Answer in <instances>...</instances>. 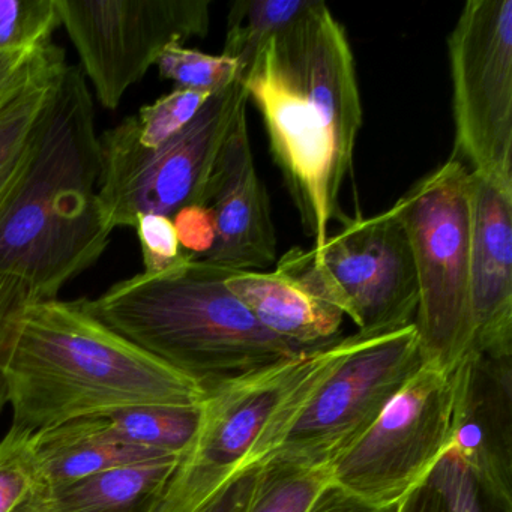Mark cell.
Instances as JSON below:
<instances>
[{"label":"cell","instance_id":"obj_1","mask_svg":"<svg viewBox=\"0 0 512 512\" xmlns=\"http://www.w3.org/2000/svg\"><path fill=\"white\" fill-rule=\"evenodd\" d=\"M305 236L320 250L353 166L362 104L349 38L328 5L269 40L241 77Z\"/></svg>","mask_w":512,"mask_h":512},{"label":"cell","instance_id":"obj_2","mask_svg":"<svg viewBox=\"0 0 512 512\" xmlns=\"http://www.w3.org/2000/svg\"><path fill=\"white\" fill-rule=\"evenodd\" d=\"M0 364L13 430L38 433L130 407H199L206 391L86 310L29 301L5 328Z\"/></svg>","mask_w":512,"mask_h":512},{"label":"cell","instance_id":"obj_3","mask_svg":"<svg viewBox=\"0 0 512 512\" xmlns=\"http://www.w3.org/2000/svg\"><path fill=\"white\" fill-rule=\"evenodd\" d=\"M100 136L79 65L59 74L34 154L0 214V274L28 284L32 301L59 292L91 268L112 232L101 217Z\"/></svg>","mask_w":512,"mask_h":512},{"label":"cell","instance_id":"obj_4","mask_svg":"<svg viewBox=\"0 0 512 512\" xmlns=\"http://www.w3.org/2000/svg\"><path fill=\"white\" fill-rule=\"evenodd\" d=\"M233 272L191 259L82 301L104 325L206 391L307 350L269 332L233 295L226 284Z\"/></svg>","mask_w":512,"mask_h":512},{"label":"cell","instance_id":"obj_5","mask_svg":"<svg viewBox=\"0 0 512 512\" xmlns=\"http://www.w3.org/2000/svg\"><path fill=\"white\" fill-rule=\"evenodd\" d=\"M334 343L206 389L196 433L155 512H202L230 482L265 467L322 376Z\"/></svg>","mask_w":512,"mask_h":512},{"label":"cell","instance_id":"obj_6","mask_svg":"<svg viewBox=\"0 0 512 512\" xmlns=\"http://www.w3.org/2000/svg\"><path fill=\"white\" fill-rule=\"evenodd\" d=\"M241 79L211 95L196 118L155 149L137 143L127 122L100 137L98 202L110 232L134 227L140 215L172 218L179 209L209 202L224 146L247 115Z\"/></svg>","mask_w":512,"mask_h":512},{"label":"cell","instance_id":"obj_7","mask_svg":"<svg viewBox=\"0 0 512 512\" xmlns=\"http://www.w3.org/2000/svg\"><path fill=\"white\" fill-rule=\"evenodd\" d=\"M469 176L463 161L452 155L392 206L415 263L413 325L424 362L449 371L473 349Z\"/></svg>","mask_w":512,"mask_h":512},{"label":"cell","instance_id":"obj_8","mask_svg":"<svg viewBox=\"0 0 512 512\" xmlns=\"http://www.w3.org/2000/svg\"><path fill=\"white\" fill-rule=\"evenodd\" d=\"M277 266L349 317L361 334L394 331L415 319V263L392 208L374 217L346 218L320 250L292 248Z\"/></svg>","mask_w":512,"mask_h":512},{"label":"cell","instance_id":"obj_9","mask_svg":"<svg viewBox=\"0 0 512 512\" xmlns=\"http://www.w3.org/2000/svg\"><path fill=\"white\" fill-rule=\"evenodd\" d=\"M424 364L415 325L347 337L269 464L331 467L371 427L392 395Z\"/></svg>","mask_w":512,"mask_h":512},{"label":"cell","instance_id":"obj_10","mask_svg":"<svg viewBox=\"0 0 512 512\" xmlns=\"http://www.w3.org/2000/svg\"><path fill=\"white\" fill-rule=\"evenodd\" d=\"M454 409V370L424 362L334 461L332 481L371 505L410 503L448 451Z\"/></svg>","mask_w":512,"mask_h":512},{"label":"cell","instance_id":"obj_11","mask_svg":"<svg viewBox=\"0 0 512 512\" xmlns=\"http://www.w3.org/2000/svg\"><path fill=\"white\" fill-rule=\"evenodd\" d=\"M455 157L512 193V0H469L448 37Z\"/></svg>","mask_w":512,"mask_h":512},{"label":"cell","instance_id":"obj_12","mask_svg":"<svg viewBox=\"0 0 512 512\" xmlns=\"http://www.w3.org/2000/svg\"><path fill=\"white\" fill-rule=\"evenodd\" d=\"M56 2L80 70L107 110L118 109L170 46L205 38L211 26L209 0Z\"/></svg>","mask_w":512,"mask_h":512},{"label":"cell","instance_id":"obj_13","mask_svg":"<svg viewBox=\"0 0 512 512\" xmlns=\"http://www.w3.org/2000/svg\"><path fill=\"white\" fill-rule=\"evenodd\" d=\"M472 352L512 355V193L470 172Z\"/></svg>","mask_w":512,"mask_h":512},{"label":"cell","instance_id":"obj_14","mask_svg":"<svg viewBox=\"0 0 512 512\" xmlns=\"http://www.w3.org/2000/svg\"><path fill=\"white\" fill-rule=\"evenodd\" d=\"M217 241L205 262L233 271H256L277 260L271 200L257 173L247 115L230 134L209 193Z\"/></svg>","mask_w":512,"mask_h":512},{"label":"cell","instance_id":"obj_15","mask_svg":"<svg viewBox=\"0 0 512 512\" xmlns=\"http://www.w3.org/2000/svg\"><path fill=\"white\" fill-rule=\"evenodd\" d=\"M34 461L32 491H55L89 476L140 461L166 457L164 452L131 445L116 436L107 416L74 419L29 437Z\"/></svg>","mask_w":512,"mask_h":512},{"label":"cell","instance_id":"obj_16","mask_svg":"<svg viewBox=\"0 0 512 512\" xmlns=\"http://www.w3.org/2000/svg\"><path fill=\"white\" fill-rule=\"evenodd\" d=\"M226 284L269 332L299 349L335 340L343 323L340 310L278 266L272 272L235 271Z\"/></svg>","mask_w":512,"mask_h":512},{"label":"cell","instance_id":"obj_17","mask_svg":"<svg viewBox=\"0 0 512 512\" xmlns=\"http://www.w3.org/2000/svg\"><path fill=\"white\" fill-rule=\"evenodd\" d=\"M181 455L89 476L55 491H31L11 512H155Z\"/></svg>","mask_w":512,"mask_h":512},{"label":"cell","instance_id":"obj_18","mask_svg":"<svg viewBox=\"0 0 512 512\" xmlns=\"http://www.w3.org/2000/svg\"><path fill=\"white\" fill-rule=\"evenodd\" d=\"M65 67L38 80L0 113V214L28 169L44 110Z\"/></svg>","mask_w":512,"mask_h":512},{"label":"cell","instance_id":"obj_19","mask_svg":"<svg viewBox=\"0 0 512 512\" xmlns=\"http://www.w3.org/2000/svg\"><path fill=\"white\" fill-rule=\"evenodd\" d=\"M319 0H238L227 17L224 58L238 62L241 77L262 47L301 20Z\"/></svg>","mask_w":512,"mask_h":512},{"label":"cell","instance_id":"obj_20","mask_svg":"<svg viewBox=\"0 0 512 512\" xmlns=\"http://www.w3.org/2000/svg\"><path fill=\"white\" fill-rule=\"evenodd\" d=\"M199 407L140 406L107 416L116 436L131 445L181 455L196 433Z\"/></svg>","mask_w":512,"mask_h":512},{"label":"cell","instance_id":"obj_21","mask_svg":"<svg viewBox=\"0 0 512 512\" xmlns=\"http://www.w3.org/2000/svg\"><path fill=\"white\" fill-rule=\"evenodd\" d=\"M331 482V467L269 464L254 472L241 512H305Z\"/></svg>","mask_w":512,"mask_h":512},{"label":"cell","instance_id":"obj_22","mask_svg":"<svg viewBox=\"0 0 512 512\" xmlns=\"http://www.w3.org/2000/svg\"><path fill=\"white\" fill-rule=\"evenodd\" d=\"M155 67L161 79L176 83V88L208 95L217 94L241 79L238 62L223 55H206L181 44L170 46Z\"/></svg>","mask_w":512,"mask_h":512},{"label":"cell","instance_id":"obj_23","mask_svg":"<svg viewBox=\"0 0 512 512\" xmlns=\"http://www.w3.org/2000/svg\"><path fill=\"white\" fill-rule=\"evenodd\" d=\"M211 95L188 89H173L155 103L125 119L134 139L142 148L155 149L184 130Z\"/></svg>","mask_w":512,"mask_h":512},{"label":"cell","instance_id":"obj_24","mask_svg":"<svg viewBox=\"0 0 512 512\" xmlns=\"http://www.w3.org/2000/svg\"><path fill=\"white\" fill-rule=\"evenodd\" d=\"M59 26L56 0H0V52L47 46Z\"/></svg>","mask_w":512,"mask_h":512},{"label":"cell","instance_id":"obj_25","mask_svg":"<svg viewBox=\"0 0 512 512\" xmlns=\"http://www.w3.org/2000/svg\"><path fill=\"white\" fill-rule=\"evenodd\" d=\"M64 65V50L53 43L37 49L0 52V113L26 89Z\"/></svg>","mask_w":512,"mask_h":512},{"label":"cell","instance_id":"obj_26","mask_svg":"<svg viewBox=\"0 0 512 512\" xmlns=\"http://www.w3.org/2000/svg\"><path fill=\"white\" fill-rule=\"evenodd\" d=\"M29 437L10 428L0 442V512L13 511L37 485Z\"/></svg>","mask_w":512,"mask_h":512},{"label":"cell","instance_id":"obj_27","mask_svg":"<svg viewBox=\"0 0 512 512\" xmlns=\"http://www.w3.org/2000/svg\"><path fill=\"white\" fill-rule=\"evenodd\" d=\"M134 229L142 247L146 274H160L194 259L182 250L172 218L157 214L140 215Z\"/></svg>","mask_w":512,"mask_h":512},{"label":"cell","instance_id":"obj_28","mask_svg":"<svg viewBox=\"0 0 512 512\" xmlns=\"http://www.w3.org/2000/svg\"><path fill=\"white\" fill-rule=\"evenodd\" d=\"M425 487L433 491L443 512H487L475 479L451 455L439 461Z\"/></svg>","mask_w":512,"mask_h":512},{"label":"cell","instance_id":"obj_29","mask_svg":"<svg viewBox=\"0 0 512 512\" xmlns=\"http://www.w3.org/2000/svg\"><path fill=\"white\" fill-rule=\"evenodd\" d=\"M179 244L194 259H203L217 241L214 211L206 205H190L172 217Z\"/></svg>","mask_w":512,"mask_h":512},{"label":"cell","instance_id":"obj_30","mask_svg":"<svg viewBox=\"0 0 512 512\" xmlns=\"http://www.w3.org/2000/svg\"><path fill=\"white\" fill-rule=\"evenodd\" d=\"M29 301H32L31 290H29L25 281L11 277V275L0 274V349H2L5 328H7L11 314ZM7 404V380H5L4 370H2V364H0V413Z\"/></svg>","mask_w":512,"mask_h":512},{"label":"cell","instance_id":"obj_31","mask_svg":"<svg viewBox=\"0 0 512 512\" xmlns=\"http://www.w3.org/2000/svg\"><path fill=\"white\" fill-rule=\"evenodd\" d=\"M407 506L371 505L332 481L305 512H406Z\"/></svg>","mask_w":512,"mask_h":512},{"label":"cell","instance_id":"obj_32","mask_svg":"<svg viewBox=\"0 0 512 512\" xmlns=\"http://www.w3.org/2000/svg\"><path fill=\"white\" fill-rule=\"evenodd\" d=\"M254 484V472L230 482L202 512H241Z\"/></svg>","mask_w":512,"mask_h":512}]
</instances>
